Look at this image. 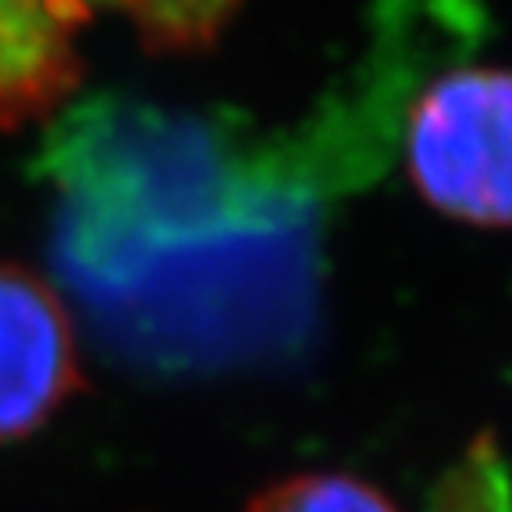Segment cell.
<instances>
[{
	"instance_id": "obj_1",
	"label": "cell",
	"mask_w": 512,
	"mask_h": 512,
	"mask_svg": "<svg viewBox=\"0 0 512 512\" xmlns=\"http://www.w3.org/2000/svg\"><path fill=\"white\" fill-rule=\"evenodd\" d=\"M406 171L438 214L473 228H512L509 68H456L416 96Z\"/></svg>"
},
{
	"instance_id": "obj_2",
	"label": "cell",
	"mask_w": 512,
	"mask_h": 512,
	"mask_svg": "<svg viewBox=\"0 0 512 512\" xmlns=\"http://www.w3.org/2000/svg\"><path fill=\"white\" fill-rule=\"evenodd\" d=\"M86 392L72 313L40 271L0 260V445L32 438Z\"/></svg>"
},
{
	"instance_id": "obj_3",
	"label": "cell",
	"mask_w": 512,
	"mask_h": 512,
	"mask_svg": "<svg viewBox=\"0 0 512 512\" xmlns=\"http://www.w3.org/2000/svg\"><path fill=\"white\" fill-rule=\"evenodd\" d=\"M89 0H0V128H22L79 86Z\"/></svg>"
},
{
	"instance_id": "obj_4",
	"label": "cell",
	"mask_w": 512,
	"mask_h": 512,
	"mask_svg": "<svg viewBox=\"0 0 512 512\" xmlns=\"http://www.w3.org/2000/svg\"><path fill=\"white\" fill-rule=\"evenodd\" d=\"M96 4L125 15L157 50L207 47L242 8V0H89V8Z\"/></svg>"
},
{
	"instance_id": "obj_5",
	"label": "cell",
	"mask_w": 512,
	"mask_h": 512,
	"mask_svg": "<svg viewBox=\"0 0 512 512\" xmlns=\"http://www.w3.org/2000/svg\"><path fill=\"white\" fill-rule=\"evenodd\" d=\"M242 512H399L377 484L342 470H306L256 491Z\"/></svg>"
},
{
	"instance_id": "obj_6",
	"label": "cell",
	"mask_w": 512,
	"mask_h": 512,
	"mask_svg": "<svg viewBox=\"0 0 512 512\" xmlns=\"http://www.w3.org/2000/svg\"><path fill=\"white\" fill-rule=\"evenodd\" d=\"M434 512H512V473L491 438H480L463 463L445 473Z\"/></svg>"
}]
</instances>
